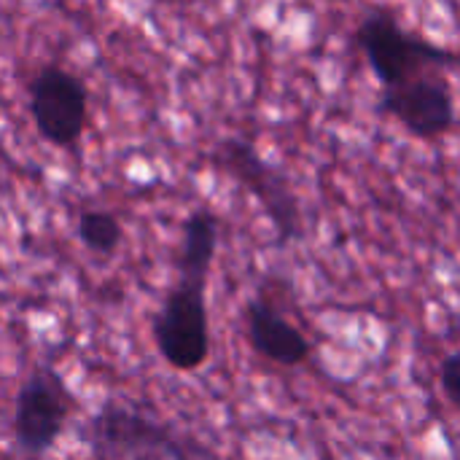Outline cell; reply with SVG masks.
<instances>
[{"label":"cell","mask_w":460,"mask_h":460,"mask_svg":"<svg viewBox=\"0 0 460 460\" xmlns=\"http://www.w3.org/2000/svg\"><path fill=\"white\" fill-rule=\"evenodd\" d=\"M84 437L97 460H213L202 445L119 402H108Z\"/></svg>","instance_id":"1"},{"label":"cell","mask_w":460,"mask_h":460,"mask_svg":"<svg viewBox=\"0 0 460 460\" xmlns=\"http://www.w3.org/2000/svg\"><path fill=\"white\" fill-rule=\"evenodd\" d=\"M353 38L383 89H394L426 70H458V54L453 49L437 46L429 38L407 32L402 22L388 11L367 13L356 27Z\"/></svg>","instance_id":"2"},{"label":"cell","mask_w":460,"mask_h":460,"mask_svg":"<svg viewBox=\"0 0 460 460\" xmlns=\"http://www.w3.org/2000/svg\"><path fill=\"white\" fill-rule=\"evenodd\" d=\"M213 159L229 178H234L261 205L283 245L305 237L302 205L286 170L264 159L256 151V146L245 137H224L216 146Z\"/></svg>","instance_id":"3"},{"label":"cell","mask_w":460,"mask_h":460,"mask_svg":"<svg viewBox=\"0 0 460 460\" xmlns=\"http://www.w3.org/2000/svg\"><path fill=\"white\" fill-rule=\"evenodd\" d=\"M154 345L159 356L178 372H197L210 358V310L208 280L183 278L164 294L154 315Z\"/></svg>","instance_id":"4"},{"label":"cell","mask_w":460,"mask_h":460,"mask_svg":"<svg viewBox=\"0 0 460 460\" xmlns=\"http://www.w3.org/2000/svg\"><path fill=\"white\" fill-rule=\"evenodd\" d=\"M75 399L51 364H38L16 391L13 442L27 460L49 456L65 434Z\"/></svg>","instance_id":"5"},{"label":"cell","mask_w":460,"mask_h":460,"mask_svg":"<svg viewBox=\"0 0 460 460\" xmlns=\"http://www.w3.org/2000/svg\"><path fill=\"white\" fill-rule=\"evenodd\" d=\"M27 108L38 135L62 151H75L89 121V92L81 75L62 65H43L27 84Z\"/></svg>","instance_id":"6"},{"label":"cell","mask_w":460,"mask_h":460,"mask_svg":"<svg viewBox=\"0 0 460 460\" xmlns=\"http://www.w3.org/2000/svg\"><path fill=\"white\" fill-rule=\"evenodd\" d=\"M377 113L396 119L412 137L437 140L458 124L456 94L442 70H426L394 89H383Z\"/></svg>","instance_id":"7"},{"label":"cell","mask_w":460,"mask_h":460,"mask_svg":"<svg viewBox=\"0 0 460 460\" xmlns=\"http://www.w3.org/2000/svg\"><path fill=\"white\" fill-rule=\"evenodd\" d=\"M245 329L251 348L278 367H302L310 358V340L264 294L245 302Z\"/></svg>","instance_id":"8"},{"label":"cell","mask_w":460,"mask_h":460,"mask_svg":"<svg viewBox=\"0 0 460 460\" xmlns=\"http://www.w3.org/2000/svg\"><path fill=\"white\" fill-rule=\"evenodd\" d=\"M221 221L213 210L197 208L186 216L181 226V248H178V275L210 280L213 259L218 251Z\"/></svg>","instance_id":"9"},{"label":"cell","mask_w":460,"mask_h":460,"mask_svg":"<svg viewBox=\"0 0 460 460\" xmlns=\"http://www.w3.org/2000/svg\"><path fill=\"white\" fill-rule=\"evenodd\" d=\"M75 234L81 240V245L86 251H92L94 256H113L121 248L124 240V226L119 221L116 213L102 210V208H89L78 216L75 224Z\"/></svg>","instance_id":"10"},{"label":"cell","mask_w":460,"mask_h":460,"mask_svg":"<svg viewBox=\"0 0 460 460\" xmlns=\"http://www.w3.org/2000/svg\"><path fill=\"white\" fill-rule=\"evenodd\" d=\"M439 385H442V394L445 399L458 407L460 402V353H447L439 364Z\"/></svg>","instance_id":"11"}]
</instances>
